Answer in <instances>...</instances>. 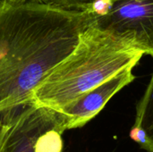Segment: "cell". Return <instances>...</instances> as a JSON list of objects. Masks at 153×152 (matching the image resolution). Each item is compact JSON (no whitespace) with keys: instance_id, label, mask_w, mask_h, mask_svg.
Listing matches in <instances>:
<instances>
[{"instance_id":"obj_10","label":"cell","mask_w":153,"mask_h":152,"mask_svg":"<svg viewBox=\"0 0 153 152\" xmlns=\"http://www.w3.org/2000/svg\"><path fill=\"white\" fill-rule=\"evenodd\" d=\"M5 1H6V0H0V7H1L4 3H5Z\"/></svg>"},{"instance_id":"obj_2","label":"cell","mask_w":153,"mask_h":152,"mask_svg":"<svg viewBox=\"0 0 153 152\" xmlns=\"http://www.w3.org/2000/svg\"><path fill=\"white\" fill-rule=\"evenodd\" d=\"M143 56L91 25L74 52L33 90L30 103L60 110L107 80L134 68Z\"/></svg>"},{"instance_id":"obj_8","label":"cell","mask_w":153,"mask_h":152,"mask_svg":"<svg viewBox=\"0 0 153 152\" xmlns=\"http://www.w3.org/2000/svg\"><path fill=\"white\" fill-rule=\"evenodd\" d=\"M24 108L25 107L15 109V110H11V111L0 113V151L3 148L5 138H6L7 133H8V131L12 125V123H13L14 117Z\"/></svg>"},{"instance_id":"obj_7","label":"cell","mask_w":153,"mask_h":152,"mask_svg":"<svg viewBox=\"0 0 153 152\" xmlns=\"http://www.w3.org/2000/svg\"><path fill=\"white\" fill-rule=\"evenodd\" d=\"M102 0H42V3L65 10L91 11Z\"/></svg>"},{"instance_id":"obj_3","label":"cell","mask_w":153,"mask_h":152,"mask_svg":"<svg viewBox=\"0 0 153 152\" xmlns=\"http://www.w3.org/2000/svg\"><path fill=\"white\" fill-rule=\"evenodd\" d=\"M92 17L99 30L153 56V0H102Z\"/></svg>"},{"instance_id":"obj_5","label":"cell","mask_w":153,"mask_h":152,"mask_svg":"<svg viewBox=\"0 0 153 152\" xmlns=\"http://www.w3.org/2000/svg\"><path fill=\"white\" fill-rule=\"evenodd\" d=\"M133 69L123 71L57 110L65 119L66 130L82 127L97 116L114 95L134 82L135 75L133 73Z\"/></svg>"},{"instance_id":"obj_1","label":"cell","mask_w":153,"mask_h":152,"mask_svg":"<svg viewBox=\"0 0 153 152\" xmlns=\"http://www.w3.org/2000/svg\"><path fill=\"white\" fill-rule=\"evenodd\" d=\"M92 20V10L5 1L0 7V113L31 104L33 90L74 52Z\"/></svg>"},{"instance_id":"obj_4","label":"cell","mask_w":153,"mask_h":152,"mask_svg":"<svg viewBox=\"0 0 153 152\" xmlns=\"http://www.w3.org/2000/svg\"><path fill=\"white\" fill-rule=\"evenodd\" d=\"M65 131L60 112L29 104L14 117L0 152H61Z\"/></svg>"},{"instance_id":"obj_6","label":"cell","mask_w":153,"mask_h":152,"mask_svg":"<svg viewBox=\"0 0 153 152\" xmlns=\"http://www.w3.org/2000/svg\"><path fill=\"white\" fill-rule=\"evenodd\" d=\"M130 137L147 152H153V72L144 94L137 104Z\"/></svg>"},{"instance_id":"obj_9","label":"cell","mask_w":153,"mask_h":152,"mask_svg":"<svg viewBox=\"0 0 153 152\" xmlns=\"http://www.w3.org/2000/svg\"><path fill=\"white\" fill-rule=\"evenodd\" d=\"M7 1L10 2V3H25V2H29V1L42 3V0H7Z\"/></svg>"}]
</instances>
